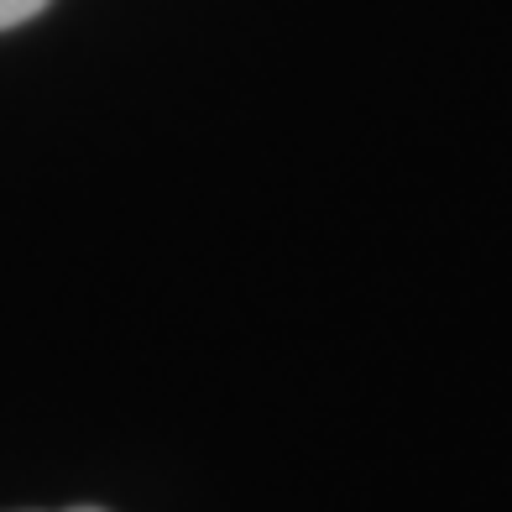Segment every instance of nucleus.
Instances as JSON below:
<instances>
[{
  "label": "nucleus",
  "instance_id": "nucleus-1",
  "mask_svg": "<svg viewBox=\"0 0 512 512\" xmlns=\"http://www.w3.org/2000/svg\"><path fill=\"white\" fill-rule=\"evenodd\" d=\"M53 0H0V32L21 27V21H32L37 11H48Z\"/></svg>",
  "mask_w": 512,
  "mask_h": 512
},
{
  "label": "nucleus",
  "instance_id": "nucleus-2",
  "mask_svg": "<svg viewBox=\"0 0 512 512\" xmlns=\"http://www.w3.org/2000/svg\"><path fill=\"white\" fill-rule=\"evenodd\" d=\"M74 512H95V507H74Z\"/></svg>",
  "mask_w": 512,
  "mask_h": 512
}]
</instances>
